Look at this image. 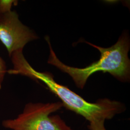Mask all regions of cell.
Instances as JSON below:
<instances>
[{"label": "cell", "mask_w": 130, "mask_h": 130, "mask_svg": "<svg viewBox=\"0 0 130 130\" xmlns=\"http://www.w3.org/2000/svg\"><path fill=\"white\" fill-rule=\"evenodd\" d=\"M45 39L50 49L47 63L69 75L79 88H84L89 78L99 71L109 73L122 82L130 80V60L128 53L130 50V42L128 33H122L116 43L108 48L98 46L86 42L98 49L101 55L98 60L83 68L70 67L62 63L53 50L49 36H45Z\"/></svg>", "instance_id": "6da1fadb"}, {"label": "cell", "mask_w": 130, "mask_h": 130, "mask_svg": "<svg viewBox=\"0 0 130 130\" xmlns=\"http://www.w3.org/2000/svg\"><path fill=\"white\" fill-rule=\"evenodd\" d=\"M21 75L37 82H42L52 93L59 98L63 107L83 117L89 123L98 120H110L125 111L124 104L108 98L99 99L94 103L87 102L67 86L56 82L50 72L36 71L28 63L24 66Z\"/></svg>", "instance_id": "7a4b0ae2"}, {"label": "cell", "mask_w": 130, "mask_h": 130, "mask_svg": "<svg viewBox=\"0 0 130 130\" xmlns=\"http://www.w3.org/2000/svg\"><path fill=\"white\" fill-rule=\"evenodd\" d=\"M62 107L60 101L28 103L17 118L5 120L2 124L11 130H72L60 116H50Z\"/></svg>", "instance_id": "3957f363"}, {"label": "cell", "mask_w": 130, "mask_h": 130, "mask_svg": "<svg viewBox=\"0 0 130 130\" xmlns=\"http://www.w3.org/2000/svg\"><path fill=\"white\" fill-rule=\"evenodd\" d=\"M38 39L36 33L20 21L16 11L0 14V41L9 57L14 52L23 50L29 42Z\"/></svg>", "instance_id": "277c9868"}, {"label": "cell", "mask_w": 130, "mask_h": 130, "mask_svg": "<svg viewBox=\"0 0 130 130\" xmlns=\"http://www.w3.org/2000/svg\"><path fill=\"white\" fill-rule=\"evenodd\" d=\"M18 3L19 1L17 0H0V14L11 12L13 6H17Z\"/></svg>", "instance_id": "5b68a950"}, {"label": "cell", "mask_w": 130, "mask_h": 130, "mask_svg": "<svg viewBox=\"0 0 130 130\" xmlns=\"http://www.w3.org/2000/svg\"><path fill=\"white\" fill-rule=\"evenodd\" d=\"M105 120H98L89 123V130H107L105 127Z\"/></svg>", "instance_id": "8992f818"}, {"label": "cell", "mask_w": 130, "mask_h": 130, "mask_svg": "<svg viewBox=\"0 0 130 130\" xmlns=\"http://www.w3.org/2000/svg\"><path fill=\"white\" fill-rule=\"evenodd\" d=\"M7 72V67L5 61L0 56V90L5 79V76Z\"/></svg>", "instance_id": "52a82bcc"}]
</instances>
